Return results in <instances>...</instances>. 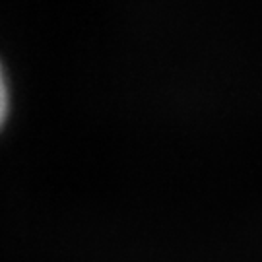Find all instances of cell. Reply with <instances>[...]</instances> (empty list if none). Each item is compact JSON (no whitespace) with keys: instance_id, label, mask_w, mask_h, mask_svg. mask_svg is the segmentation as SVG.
<instances>
[{"instance_id":"6da1fadb","label":"cell","mask_w":262,"mask_h":262,"mask_svg":"<svg viewBox=\"0 0 262 262\" xmlns=\"http://www.w3.org/2000/svg\"><path fill=\"white\" fill-rule=\"evenodd\" d=\"M12 111V90H10V80L6 66L0 60V132L6 128Z\"/></svg>"}]
</instances>
